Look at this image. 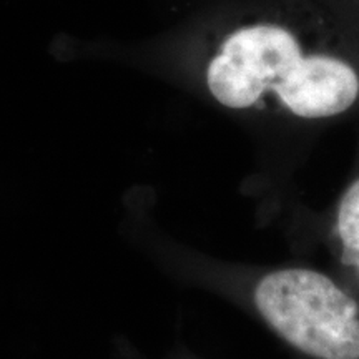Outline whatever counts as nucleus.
Listing matches in <instances>:
<instances>
[{"label":"nucleus","instance_id":"f257e3e1","mask_svg":"<svg viewBox=\"0 0 359 359\" xmlns=\"http://www.w3.org/2000/svg\"><path fill=\"white\" fill-rule=\"evenodd\" d=\"M206 85L228 109H251L275 95L283 109L308 120L343 114L359 95V77L348 62L304 55L298 39L273 24L243 27L228 35L208 64Z\"/></svg>","mask_w":359,"mask_h":359},{"label":"nucleus","instance_id":"f03ea898","mask_svg":"<svg viewBox=\"0 0 359 359\" xmlns=\"http://www.w3.org/2000/svg\"><path fill=\"white\" fill-rule=\"evenodd\" d=\"M255 309L283 341L314 359H359V299L320 269L290 266L262 275Z\"/></svg>","mask_w":359,"mask_h":359},{"label":"nucleus","instance_id":"7ed1b4c3","mask_svg":"<svg viewBox=\"0 0 359 359\" xmlns=\"http://www.w3.org/2000/svg\"><path fill=\"white\" fill-rule=\"evenodd\" d=\"M334 236L341 262L359 280V177L341 193L334 212Z\"/></svg>","mask_w":359,"mask_h":359}]
</instances>
